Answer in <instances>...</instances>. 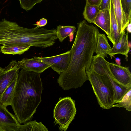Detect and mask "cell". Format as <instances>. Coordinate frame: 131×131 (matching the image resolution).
Wrapping results in <instances>:
<instances>
[{
  "instance_id": "obj_17",
  "label": "cell",
  "mask_w": 131,
  "mask_h": 131,
  "mask_svg": "<svg viewBox=\"0 0 131 131\" xmlns=\"http://www.w3.org/2000/svg\"><path fill=\"white\" fill-rule=\"evenodd\" d=\"M31 46L24 44L4 45L1 46V51L5 54L20 55L28 50Z\"/></svg>"
},
{
  "instance_id": "obj_18",
  "label": "cell",
  "mask_w": 131,
  "mask_h": 131,
  "mask_svg": "<svg viewBox=\"0 0 131 131\" xmlns=\"http://www.w3.org/2000/svg\"><path fill=\"white\" fill-rule=\"evenodd\" d=\"M17 78L9 84L3 94L0 103L6 107L11 105Z\"/></svg>"
},
{
  "instance_id": "obj_20",
  "label": "cell",
  "mask_w": 131,
  "mask_h": 131,
  "mask_svg": "<svg viewBox=\"0 0 131 131\" xmlns=\"http://www.w3.org/2000/svg\"><path fill=\"white\" fill-rule=\"evenodd\" d=\"M99 11L98 6L92 5L86 3L83 15L85 20L90 23H93Z\"/></svg>"
},
{
  "instance_id": "obj_22",
  "label": "cell",
  "mask_w": 131,
  "mask_h": 131,
  "mask_svg": "<svg viewBox=\"0 0 131 131\" xmlns=\"http://www.w3.org/2000/svg\"><path fill=\"white\" fill-rule=\"evenodd\" d=\"M131 89L128 90L123 97L122 100L118 104H114L113 107H124L126 110L131 111Z\"/></svg>"
},
{
  "instance_id": "obj_6",
  "label": "cell",
  "mask_w": 131,
  "mask_h": 131,
  "mask_svg": "<svg viewBox=\"0 0 131 131\" xmlns=\"http://www.w3.org/2000/svg\"><path fill=\"white\" fill-rule=\"evenodd\" d=\"M36 58L50 66V67L60 74L67 69L71 58L70 51L57 55L47 57L34 56Z\"/></svg>"
},
{
  "instance_id": "obj_24",
  "label": "cell",
  "mask_w": 131,
  "mask_h": 131,
  "mask_svg": "<svg viewBox=\"0 0 131 131\" xmlns=\"http://www.w3.org/2000/svg\"><path fill=\"white\" fill-rule=\"evenodd\" d=\"M121 5L127 21H131V0H120Z\"/></svg>"
},
{
  "instance_id": "obj_16",
  "label": "cell",
  "mask_w": 131,
  "mask_h": 131,
  "mask_svg": "<svg viewBox=\"0 0 131 131\" xmlns=\"http://www.w3.org/2000/svg\"><path fill=\"white\" fill-rule=\"evenodd\" d=\"M111 48L105 34L99 33L97 35L95 52L96 55L105 58L108 57V52Z\"/></svg>"
},
{
  "instance_id": "obj_11",
  "label": "cell",
  "mask_w": 131,
  "mask_h": 131,
  "mask_svg": "<svg viewBox=\"0 0 131 131\" xmlns=\"http://www.w3.org/2000/svg\"><path fill=\"white\" fill-rule=\"evenodd\" d=\"M113 45V47L111 48L108 54L111 59L115 55L121 54L125 56L127 61L128 53L130 48L128 45V34L125 33V30L121 33L118 42Z\"/></svg>"
},
{
  "instance_id": "obj_25",
  "label": "cell",
  "mask_w": 131,
  "mask_h": 131,
  "mask_svg": "<svg viewBox=\"0 0 131 131\" xmlns=\"http://www.w3.org/2000/svg\"><path fill=\"white\" fill-rule=\"evenodd\" d=\"M111 0H101L98 6L99 10L105 9H110Z\"/></svg>"
},
{
  "instance_id": "obj_13",
  "label": "cell",
  "mask_w": 131,
  "mask_h": 131,
  "mask_svg": "<svg viewBox=\"0 0 131 131\" xmlns=\"http://www.w3.org/2000/svg\"><path fill=\"white\" fill-rule=\"evenodd\" d=\"M114 12L117 20L119 33H121L126 28L130 22L126 17L120 0H113Z\"/></svg>"
},
{
  "instance_id": "obj_29",
  "label": "cell",
  "mask_w": 131,
  "mask_h": 131,
  "mask_svg": "<svg viewBox=\"0 0 131 131\" xmlns=\"http://www.w3.org/2000/svg\"><path fill=\"white\" fill-rule=\"evenodd\" d=\"M115 61L116 63V64L120 65L121 64V59L118 57H117L115 58Z\"/></svg>"
},
{
  "instance_id": "obj_8",
  "label": "cell",
  "mask_w": 131,
  "mask_h": 131,
  "mask_svg": "<svg viewBox=\"0 0 131 131\" xmlns=\"http://www.w3.org/2000/svg\"><path fill=\"white\" fill-rule=\"evenodd\" d=\"M21 125L15 115L0 103V131H19Z\"/></svg>"
},
{
  "instance_id": "obj_15",
  "label": "cell",
  "mask_w": 131,
  "mask_h": 131,
  "mask_svg": "<svg viewBox=\"0 0 131 131\" xmlns=\"http://www.w3.org/2000/svg\"><path fill=\"white\" fill-rule=\"evenodd\" d=\"M111 18V30L110 35L107 36L113 44L118 42L121 34L119 33L117 20L115 15L113 0H111L110 8Z\"/></svg>"
},
{
  "instance_id": "obj_28",
  "label": "cell",
  "mask_w": 131,
  "mask_h": 131,
  "mask_svg": "<svg viewBox=\"0 0 131 131\" xmlns=\"http://www.w3.org/2000/svg\"><path fill=\"white\" fill-rule=\"evenodd\" d=\"M131 21H130L128 24L126 28L128 32L129 33H130L131 32Z\"/></svg>"
},
{
  "instance_id": "obj_14",
  "label": "cell",
  "mask_w": 131,
  "mask_h": 131,
  "mask_svg": "<svg viewBox=\"0 0 131 131\" xmlns=\"http://www.w3.org/2000/svg\"><path fill=\"white\" fill-rule=\"evenodd\" d=\"M108 73L110 79L113 87L114 94V104L119 102L125 94L131 89V86L124 85L116 81L113 77L109 68Z\"/></svg>"
},
{
  "instance_id": "obj_7",
  "label": "cell",
  "mask_w": 131,
  "mask_h": 131,
  "mask_svg": "<svg viewBox=\"0 0 131 131\" xmlns=\"http://www.w3.org/2000/svg\"><path fill=\"white\" fill-rule=\"evenodd\" d=\"M19 69L17 62L15 60H12L4 68L0 67V102L6 89L18 77Z\"/></svg>"
},
{
  "instance_id": "obj_23",
  "label": "cell",
  "mask_w": 131,
  "mask_h": 131,
  "mask_svg": "<svg viewBox=\"0 0 131 131\" xmlns=\"http://www.w3.org/2000/svg\"><path fill=\"white\" fill-rule=\"evenodd\" d=\"M21 8L27 12L31 9L37 4L40 3L43 0H19Z\"/></svg>"
},
{
  "instance_id": "obj_27",
  "label": "cell",
  "mask_w": 131,
  "mask_h": 131,
  "mask_svg": "<svg viewBox=\"0 0 131 131\" xmlns=\"http://www.w3.org/2000/svg\"><path fill=\"white\" fill-rule=\"evenodd\" d=\"M86 3L89 4L94 6H98L101 0H86Z\"/></svg>"
},
{
  "instance_id": "obj_30",
  "label": "cell",
  "mask_w": 131,
  "mask_h": 131,
  "mask_svg": "<svg viewBox=\"0 0 131 131\" xmlns=\"http://www.w3.org/2000/svg\"><path fill=\"white\" fill-rule=\"evenodd\" d=\"M1 45H0V53H1Z\"/></svg>"
},
{
  "instance_id": "obj_12",
  "label": "cell",
  "mask_w": 131,
  "mask_h": 131,
  "mask_svg": "<svg viewBox=\"0 0 131 131\" xmlns=\"http://www.w3.org/2000/svg\"><path fill=\"white\" fill-rule=\"evenodd\" d=\"M93 23L96 25L109 36L110 32L111 18L110 9L100 10Z\"/></svg>"
},
{
  "instance_id": "obj_3",
  "label": "cell",
  "mask_w": 131,
  "mask_h": 131,
  "mask_svg": "<svg viewBox=\"0 0 131 131\" xmlns=\"http://www.w3.org/2000/svg\"><path fill=\"white\" fill-rule=\"evenodd\" d=\"M109 68L105 58L96 55L93 56L90 68L86 72L98 103L106 109L114 104V89L108 73Z\"/></svg>"
},
{
  "instance_id": "obj_5",
  "label": "cell",
  "mask_w": 131,
  "mask_h": 131,
  "mask_svg": "<svg viewBox=\"0 0 131 131\" xmlns=\"http://www.w3.org/2000/svg\"><path fill=\"white\" fill-rule=\"evenodd\" d=\"M76 113L75 101L71 97H60L53 110L54 123L61 131H66Z\"/></svg>"
},
{
  "instance_id": "obj_9",
  "label": "cell",
  "mask_w": 131,
  "mask_h": 131,
  "mask_svg": "<svg viewBox=\"0 0 131 131\" xmlns=\"http://www.w3.org/2000/svg\"><path fill=\"white\" fill-rule=\"evenodd\" d=\"M111 74L115 79L121 84L131 86V74L128 67L108 62Z\"/></svg>"
},
{
  "instance_id": "obj_21",
  "label": "cell",
  "mask_w": 131,
  "mask_h": 131,
  "mask_svg": "<svg viewBox=\"0 0 131 131\" xmlns=\"http://www.w3.org/2000/svg\"><path fill=\"white\" fill-rule=\"evenodd\" d=\"M48 130L41 122H38L35 121L29 122L21 125L19 131H48Z\"/></svg>"
},
{
  "instance_id": "obj_10",
  "label": "cell",
  "mask_w": 131,
  "mask_h": 131,
  "mask_svg": "<svg viewBox=\"0 0 131 131\" xmlns=\"http://www.w3.org/2000/svg\"><path fill=\"white\" fill-rule=\"evenodd\" d=\"M17 63L19 69L40 73L50 67L49 65L34 58L23 59Z\"/></svg>"
},
{
  "instance_id": "obj_26",
  "label": "cell",
  "mask_w": 131,
  "mask_h": 131,
  "mask_svg": "<svg viewBox=\"0 0 131 131\" xmlns=\"http://www.w3.org/2000/svg\"><path fill=\"white\" fill-rule=\"evenodd\" d=\"M47 19L45 18H42L39 21H37L36 24L34 25L37 26L34 28H39L40 27L44 26L47 25Z\"/></svg>"
},
{
  "instance_id": "obj_1",
  "label": "cell",
  "mask_w": 131,
  "mask_h": 131,
  "mask_svg": "<svg viewBox=\"0 0 131 131\" xmlns=\"http://www.w3.org/2000/svg\"><path fill=\"white\" fill-rule=\"evenodd\" d=\"M99 33L96 27L88 24L85 20L78 23L75 38L70 50V63L57 80L63 90L80 87L88 80L86 72L91 67Z\"/></svg>"
},
{
  "instance_id": "obj_2",
  "label": "cell",
  "mask_w": 131,
  "mask_h": 131,
  "mask_svg": "<svg viewBox=\"0 0 131 131\" xmlns=\"http://www.w3.org/2000/svg\"><path fill=\"white\" fill-rule=\"evenodd\" d=\"M40 74L23 69L19 72L11 106L20 124L30 120L41 101Z\"/></svg>"
},
{
  "instance_id": "obj_4",
  "label": "cell",
  "mask_w": 131,
  "mask_h": 131,
  "mask_svg": "<svg viewBox=\"0 0 131 131\" xmlns=\"http://www.w3.org/2000/svg\"><path fill=\"white\" fill-rule=\"evenodd\" d=\"M36 29L21 27L4 19L0 21V45L24 44L35 46L39 40Z\"/></svg>"
},
{
  "instance_id": "obj_19",
  "label": "cell",
  "mask_w": 131,
  "mask_h": 131,
  "mask_svg": "<svg viewBox=\"0 0 131 131\" xmlns=\"http://www.w3.org/2000/svg\"><path fill=\"white\" fill-rule=\"evenodd\" d=\"M76 28L74 26H63L59 25L57 26L56 35L58 38L62 42L65 38L71 35L74 34Z\"/></svg>"
}]
</instances>
